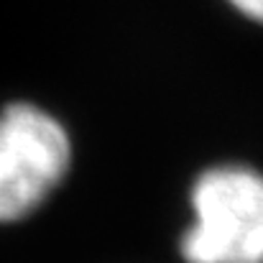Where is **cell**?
Wrapping results in <instances>:
<instances>
[{"label": "cell", "mask_w": 263, "mask_h": 263, "mask_svg": "<svg viewBox=\"0 0 263 263\" xmlns=\"http://www.w3.org/2000/svg\"><path fill=\"white\" fill-rule=\"evenodd\" d=\"M194 222L181 235L184 263H263V172L222 164L197 176Z\"/></svg>", "instance_id": "obj_1"}, {"label": "cell", "mask_w": 263, "mask_h": 263, "mask_svg": "<svg viewBox=\"0 0 263 263\" xmlns=\"http://www.w3.org/2000/svg\"><path fill=\"white\" fill-rule=\"evenodd\" d=\"M230 8L251 23L263 26V0H228Z\"/></svg>", "instance_id": "obj_3"}, {"label": "cell", "mask_w": 263, "mask_h": 263, "mask_svg": "<svg viewBox=\"0 0 263 263\" xmlns=\"http://www.w3.org/2000/svg\"><path fill=\"white\" fill-rule=\"evenodd\" d=\"M72 161L67 130L44 110L15 102L0 112V222L33 212Z\"/></svg>", "instance_id": "obj_2"}]
</instances>
